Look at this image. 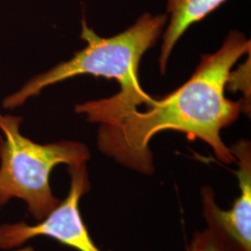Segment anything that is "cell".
Instances as JSON below:
<instances>
[{
    "label": "cell",
    "instance_id": "cell-1",
    "mask_svg": "<svg viewBox=\"0 0 251 251\" xmlns=\"http://www.w3.org/2000/svg\"><path fill=\"white\" fill-rule=\"evenodd\" d=\"M251 48L243 33L231 32L215 53L201 57L196 72L178 90L162 99L152 98L144 112L128 109L100 124L98 148L126 168L149 175L153 172L150 141L161 131L175 130L191 141L205 142L220 161L235 162L221 130L238 118L242 102L227 99L225 86L233 64L251 53Z\"/></svg>",
    "mask_w": 251,
    "mask_h": 251
},
{
    "label": "cell",
    "instance_id": "cell-2",
    "mask_svg": "<svg viewBox=\"0 0 251 251\" xmlns=\"http://www.w3.org/2000/svg\"><path fill=\"white\" fill-rule=\"evenodd\" d=\"M168 20L167 13L152 15L145 12L124 32L104 38L98 36L83 18L81 38L88 46L74 54L69 61L29 79L20 90L4 99L3 107L9 110L19 107L47 87L79 75L113 78L121 88L120 92L111 98L75 106V112L85 115L90 122L101 124L126 110L146 104L152 97L141 88L139 65L146 50L156 43Z\"/></svg>",
    "mask_w": 251,
    "mask_h": 251
},
{
    "label": "cell",
    "instance_id": "cell-3",
    "mask_svg": "<svg viewBox=\"0 0 251 251\" xmlns=\"http://www.w3.org/2000/svg\"><path fill=\"white\" fill-rule=\"evenodd\" d=\"M23 117L0 113V206L20 198L37 222L61 202L54 197L50 175L59 164L86 163L90 152L85 144L73 141L39 144L20 131Z\"/></svg>",
    "mask_w": 251,
    "mask_h": 251
},
{
    "label": "cell",
    "instance_id": "cell-4",
    "mask_svg": "<svg viewBox=\"0 0 251 251\" xmlns=\"http://www.w3.org/2000/svg\"><path fill=\"white\" fill-rule=\"evenodd\" d=\"M71 184L68 196L36 225L25 223L0 226V249L18 248L36 236H48L77 251H101L84 224L80 198L90 191L86 163L69 166Z\"/></svg>",
    "mask_w": 251,
    "mask_h": 251
},
{
    "label": "cell",
    "instance_id": "cell-5",
    "mask_svg": "<svg viewBox=\"0 0 251 251\" xmlns=\"http://www.w3.org/2000/svg\"><path fill=\"white\" fill-rule=\"evenodd\" d=\"M230 152L238 163L236 175L240 195L232 208L223 210L217 205L213 190H201L203 217L207 228L224 235L237 251H251V143L241 140L233 144Z\"/></svg>",
    "mask_w": 251,
    "mask_h": 251
},
{
    "label": "cell",
    "instance_id": "cell-6",
    "mask_svg": "<svg viewBox=\"0 0 251 251\" xmlns=\"http://www.w3.org/2000/svg\"><path fill=\"white\" fill-rule=\"evenodd\" d=\"M226 0H168L169 25L164 34L159 58L160 72L164 74L171 51L180 36L192 25L203 20Z\"/></svg>",
    "mask_w": 251,
    "mask_h": 251
},
{
    "label": "cell",
    "instance_id": "cell-7",
    "mask_svg": "<svg viewBox=\"0 0 251 251\" xmlns=\"http://www.w3.org/2000/svg\"><path fill=\"white\" fill-rule=\"evenodd\" d=\"M186 251H237L224 235L206 228L194 234Z\"/></svg>",
    "mask_w": 251,
    "mask_h": 251
}]
</instances>
